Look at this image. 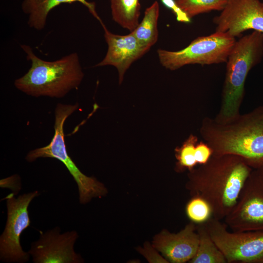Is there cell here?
Masks as SVG:
<instances>
[{"instance_id": "cell-1", "label": "cell", "mask_w": 263, "mask_h": 263, "mask_svg": "<svg viewBox=\"0 0 263 263\" xmlns=\"http://www.w3.org/2000/svg\"><path fill=\"white\" fill-rule=\"evenodd\" d=\"M253 169L239 156L212 154L206 164L189 171L186 187L192 197L205 200L212 217L221 221L235 206Z\"/></svg>"}, {"instance_id": "cell-2", "label": "cell", "mask_w": 263, "mask_h": 263, "mask_svg": "<svg viewBox=\"0 0 263 263\" xmlns=\"http://www.w3.org/2000/svg\"><path fill=\"white\" fill-rule=\"evenodd\" d=\"M200 133L213 154L239 156L253 169L263 165V106L224 123L206 117Z\"/></svg>"}, {"instance_id": "cell-3", "label": "cell", "mask_w": 263, "mask_h": 263, "mask_svg": "<svg viewBox=\"0 0 263 263\" xmlns=\"http://www.w3.org/2000/svg\"><path fill=\"white\" fill-rule=\"evenodd\" d=\"M21 47L31 66L23 76L15 81L18 90L35 97L61 98L80 84L84 73L76 53L49 61L37 56L29 46L23 44Z\"/></svg>"}, {"instance_id": "cell-4", "label": "cell", "mask_w": 263, "mask_h": 263, "mask_svg": "<svg viewBox=\"0 0 263 263\" xmlns=\"http://www.w3.org/2000/svg\"><path fill=\"white\" fill-rule=\"evenodd\" d=\"M263 57V33L253 31L236 40L226 62L221 106L214 118L227 122L240 113L247 76Z\"/></svg>"}, {"instance_id": "cell-5", "label": "cell", "mask_w": 263, "mask_h": 263, "mask_svg": "<svg viewBox=\"0 0 263 263\" xmlns=\"http://www.w3.org/2000/svg\"><path fill=\"white\" fill-rule=\"evenodd\" d=\"M75 104L58 103L55 109L54 134L47 146L30 151L25 159L32 162L40 157L56 158L67 168L77 185L80 204L88 203L93 197H101L106 195L107 189L103 184L93 177L84 174L77 167L67 153L64 139L63 126L66 119L78 108Z\"/></svg>"}, {"instance_id": "cell-6", "label": "cell", "mask_w": 263, "mask_h": 263, "mask_svg": "<svg viewBox=\"0 0 263 263\" xmlns=\"http://www.w3.org/2000/svg\"><path fill=\"white\" fill-rule=\"evenodd\" d=\"M236 41L235 38L226 33L215 32L209 36L197 38L182 50L171 51L159 49L157 52L163 67L175 70L188 64L226 62Z\"/></svg>"}, {"instance_id": "cell-7", "label": "cell", "mask_w": 263, "mask_h": 263, "mask_svg": "<svg viewBox=\"0 0 263 263\" xmlns=\"http://www.w3.org/2000/svg\"><path fill=\"white\" fill-rule=\"evenodd\" d=\"M204 223L227 263H263V230L230 232L212 217Z\"/></svg>"}, {"instance_id": "cell-8", "label": "cell", "mask_w": 263, "mask_h": 263, "mask_svg": "<svg viewBox=\"0 0 263 263\" xmlns=\"http://www.w3.org/2000/svg\"><path fill=\"white\" fill-rule=\"evenodd\" d=\"M39 195L38 191L15 197L12 192L6 197L7 218L5 229L0 237V259L9 263H25L30 254L24 251L20 244L23 231L30 225L28 208L32 200Z\"/></svg>"}, {"instance_id": "cell-9", "label": "cell", "mask_w": 263, "mask_h": 263, "mask_svg": "<svg viewBox=\"0 0 263 263\" xmlns=\"http://www.w3.org/2000/svg\"><path fill=\"white\" fill-rule=\"evenodd\" d=\"M224 220L233 231L263 230V176L259 169L252 170Z\"/></svg>"}, {"instance_id": "cell-10", "label": "cell", "mask_w": 263, "mask_h": 263, "mask_svg": "<svg viewBox=\"0 0 263 263\" xmlns=\"http://www.w3.org/2000/svg\"><path fill=\"white\" fill-rule=\"evenodd\" d=\"M215 32L235 38L248 30L263 33V4L260 0H228L220 15L213 19Z\"/></svg>"}, {"instance_id": "cell-11", "label": "cell", "mask_w": 263, "mask_h": 263, "mask_svg": "<svg viewBox=\"0 0 263 263\" xmlns=\"http://www.w3.org/2000/svg\"><path fill=\"white\" fill-rule=\"evenodd\" d=\"M60 228L43 233L39 231V239L31 244L28 253L34 263H79L83 260L75 252L74 246L78 234L73 230L60 233Z\"/></svg>"}, {"instance_id": "cell-12", "label": "cell", "mask_w": 263, "mask_h": 263, "mask_svg": "<svg viewBox=\"0 0 263 263\" xmlns=\"http://www.w3.org/2000/svg\"><path fill=\"white\" fill-rule=\"evenodd\" d=\"M101 24L108 50L104 58L95 66L115 67L118 72L119 83L121 84L125 72L132 63L148 51L141 45L132 32L126 35L114 34L107 28L103 22Z\"/></svg>"}, {"instance_id": "cell-13", "label": "cell", "mask_w": 263, "mask_h": 263, "mask_svg": "<svg viewBox=\"0 0 263 263\" xmlns=\"http://www.w3.org/2000/svg\"><path fill=\"white\" fill-rule=\"evenodd\" d=\"M199 241L196 224L191 221L177 233L162 231L154 238L153 245L170 263H184L194 256Z\"/></svg>"}, {"instance_id": "cell-14", "label": "cell", "mask_w": 263, "mask_h": 263, "mask_svg": "<svg viewBox=\"0 0 263 263\" xmlns=\"http://www.w3.org/2000/svg\"><path fill=\"white\" fill-rule=\"evenodd\" d=\"M76 2L84 5L101 24L103 23L96 11L94 2L87 0H23L21 7L23 12L28 16L29 26L41 30L44 28L48 15L52 9L62 3Z\"/></svg>"}, {"instance_id": "cell-15", "label": "cell", "mask_w": 263, "mask_h": 263, "mask_svg": "<svg viewBox=\"0 0 263 263\" xmlns=\"http://www.w3.org/2000/svg\"><path fill=\"white\" fill-rule=\"evenodd\" d=\"M159 5L157 1L148 7L140 23L132 32L142 46L149 51L158 38L157 22Z\"/></svg>"}, {"instance_id": "cell-16", "label": "cell", "mask_w": 263, "mask_h": 263, "mask_svg": "<svg viewBox=\"0 0 263 263\" xmlns=\"http://www.w3.org/2000/svg\"><path fill=\"white\" fill-rule=\"evenodd\" d=\"M199 241L190 263H227L226 259L208 234L204 223L196 224Z\"/></svg>"}, {"instance_id": "cell-17", "label": "cell", "mask_w": 263, "mask_h": 263, "mask_svg": "<svg viewBox=\"0 0 263 263\" xmlns=\"http://www.w3.org/2000/svg\"><path fill=\"white\" fill-rule=\"evenodd\" d=\"M111 9L113 20L130 32L138 25L139 0H111Z\"/></svg>"}, {"instance_id": "cell-18", "label": "cell", "mask_w": 263, "mask_h": 263, "mask_svg": "<svg viewBox=\"0 0 263 263\" xmlns=\"http://www.w3.org/2000/svg\"><path fill=\"white\" fill-rule=\"evenodd\" d=\"M198 143L197 136L191 134L180 147L175 149L177 160L176 168L178 171L185 169L189 171L198 165L195 158V148Z\"/></svg>"}, {"instance_id": "cell-19", "label": "cell", "mask_w": 263, "mask_h": 263, "mask_svg": "<svg viewBox=\"0 0 263 263\" xmlns=\"http://www.w3.org/2000/svg\"><path fill=\"white\" fill-rule=\"evenodd\" d=\"M178 5L191 19L211 11H222L228 0H175Z\"/></svg>"}, {"instance_id": "cell-20", "label": "cell", "mask_w": 263, "mask_h": 263, "mask_svg": "<svg viewBox=\"0 0 263 263\" xmlns=\"http://www.w3.org/2000/svg\"><path fill=\"white\" fill-rule=\"evenodd\" d=\"M186 213L190 221L196 224L205 223L212 217L208 204L199 197H192L186 207Z\"/></svg>"}, {"instance_id": "cell-21", "label": "cell", "mask_w": 263, "mask_h": 263, "mask_svg": "<svg viewBox=\"0 0 263 263\" xmlns=\"http://www.w3.org/2000/svg\"><path fill=\"white\" fill-rule=\"evenodd\" d=\"M212 154V149L206 142H198L195 148V158L199 165L206 164Z\"/></svg>"}, {"instance_id": "cell-22", "label": "cell", "mask_w": 263, "mask_h": 263, "mask_svg": "<svg viewBox=\"0 0 263 263\" xmlns=\"http://www.w3.org/2000/svg\"><path fill=\"white\" fill-rule=\"evenodd\" d=\"M161 1L165 6L172 11L178 21L183 23L191 22V19L178 5L175 0H161Z\"/></svg>"}, {"instance_id": "cell-23", "label": "cell", "mask_w": 263, "mask_h": 263, "mask_svg": "<svg viewBox=\"0 0 263 263\" xmlns=\"http://www.w3.org/2000/svg\"><path fill=\"white\" fill-rule=\"evenodd\" d=\"M0 186L2 188H8L16 195L21 188L20 178L18 175H13L7 178L1 179Z\"/></svg>"}, {"instance_id": "cell-24", "label": "cell", "mask_w": 263, "mask_h": 263, "mask_svg": "<svg viewBox=\"0 0 263 263\" xmlns=\"http://www.w3.org/2000/svg\"><path fill=\"white\" fill-rule=\"evenodd\" d=\"M258 169H260V171H261V173H262V175L263 176V165L260 168H259Z\"/></svg>"}, {"instance_id": "cell-25", "label": "cell", "mask_w": 263, "mask_h": 263, "mask_svg": "<svg viewBox=\"0 0 263 263\" xmlns=\"http://www.w3.org/2000/svg\"></svg>"}]
</instances>
